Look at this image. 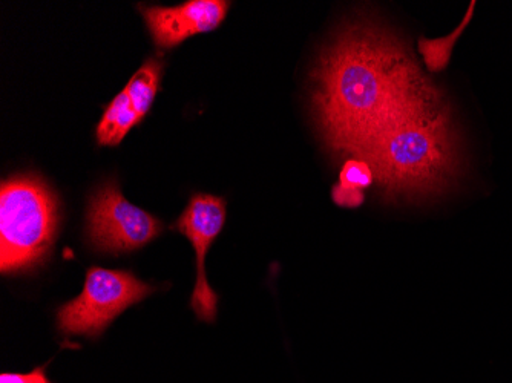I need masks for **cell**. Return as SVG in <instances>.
Instances as JSON below:
<instances>
[{"mask_svg":"<svg viewBox=\"0 0 512 383\" xmlns=\"http://www.w3.org/2000/svg\"><path fill=\"white\" fill-rule=\"evenodd\" d=\"M0 383H51L46 377L45 367L36 368L28 374L2 373Z\"/></svg>","mask_w":512,"mask_h":383,"instance_id":"cell-12","label":"cell"},{"mask_svg":"<svg viewBox=\"0 0 512 383\" xmlns=\"http://www.w3.org/2000/svg\"><path fill=\"white\" fill-rule=\"evenodd\" d=\"M86 229L94 249L120 255L151 243L160 235L163 224L129 203L117 184L106 183L91 198Z\"/></svg>","mask_w":512,"mask_h":383,"instance_id":"cell-5","label":"cell"},{"mask_svg":"<svg viewBox=\"0 0 512 383\" xmlns=\"http://www.w3.org/2000/svg\"><path fill=\"white\" fill-rule=\"evenodd\" d=\"M315 83L313 105L325 141L358 160L408 115L445 100L404 43L368 23L339 34L322 54Z\"/></svg>","mask_w":512,"mask_h":383,"instance_id":"cell-1","label":"cell"},{"mask_svg":"<svg viewBox=\"0 0 512 383\" xmlns=\"http://www.w3.org/2000/svg\"><path fill=\"white\" fill-rule=\"evenodd\" d=\"M226 221V201L214 195L195 194L188 207L175 221L172 229L188 236L197 255V281L191 298V308L200 321L214 322L217 318L218 295L212 290L206 275V255L209 247L223 230Z\"/></svg>","mask_w":512,"mask_h":383,"instance_id":"cell-6","label":"cell"},{"mask_svg":"<svg viewBox=\"0 0 512 383\" xmlns=\"http://www.w3.org/2000/svg\"><path fill=\"white\" fill-rule=\"evenodd\" d=\"M152 292L154 287L140 281L134 273L91 267L86 272L82 293L57 311V327L65 336L100 338L126 308L148 298Z\"/></svg>","mask_w":512,"mask_h":383,"instance_id":"cell-4","label":"cell"},{"mask_svg":"<svg viewBox=\"0 0 512 383\" xmlns=\"http://www.w3.org/2000/svg\"><path fill=\"white\" fill-rule=\"evenodd\" d=\"M362 160L373 167L388 198L430 197L450 189L463 163L450 103L442 100L408 115L376 138Z\"/></svg>","mask_w":512,"mask_h":383,"instance_id":"cell-2","label":"cell"},{"mask_svg":"<svg viewBox=\"0 0 512 383\" xmlns=\"http://www.w3.org/2000/svg\"><path fill=\"white\" fill-rule=\"evenodd\" d=\"M375 181V171L373 167L364 160H348L342 166L341 174H339V184L345 187H352V189L364 190L373 184Z\"/></svg>","mask_w":512,"mask_h":383,"instance_id":"cell-10","label":"cell"},{"mask_svg":"<svg viewBox=\"0 0 512 383\" xmlns=\"http://www.w3.org/2000/svg\"><path fill=\"white\" fill-rule=\"evenodd\" d=\"M161 74L163 63L158 57H151L143 63L142 68L129 80L128 86L105 109L97 126L99 145H119L126 134L142 122L160 88Z\"/></svg>","mask_w":512,"mask_h":383,"instance_id":"cell-7","label":"cell"},{"mask_svg":"<svg viewBox=\"0 0 512 383\" xmlns=\"http://www.w3.org/2000/svg\"><path fill=\"white\" fill-rule=\"evenodd\" d=\"M57 200L40 178H11L0 190V270L27 272L42 264L56 238Z\"/></svg>","mask_w":512,"mask_h":383,"instance_id":"cell-3","label":"cell"},{"mask_svg":"<svg viewBox=\"0 0 512 383\" xmlns=\"http://www.w3.org/2000/svg\"><path fill=\"white\" fill-rule=\"evenodd\" d=\"M332 197L338 206L348 207V209L362 206L365 201L364 190L352 189L339 183L333 186Z\"/></svg>","mask_w":512,"mask_h":383,"instance_id":"cell-11","label":"cell"},{"mask_svg":"<svg viewBox=\"0 0 512 383\" xmlns=\"http://www.w3.org/2000/svg\"><path fill=\"white\" fill-rule=\"evenodd\" d=\"M474 5H476L474 2L470 5L467 16H465L463 22L460 23L459 27H457L453 33L445 37H440V39H425V37L419 39V43H417L419 53L424 57L425 65H427V69L430 73H440V71H444V69L447 68L457 39L462 36L463 31H465L468 23H470L471 16H473Z\"/></svg>","mask_w":512,"mask_h":383,"instance_id":"cell-9","label":"cell"},{"mask_svg":"<svg viewBox=\"0 0 512 383\" xmlns=\"http://www.w3.org/2000/svg\"><path fill=\"white\" fill-rule=\"evenodd\" d=\"M230 4L226 0H191L177 7H145L143 14L155 45L174 48L195 34L217 30L226 19Z\"/></svg>","mask_w":512,"mask_h":383,"instance_id":"cell-8","label":"cell"}]
</instances>
